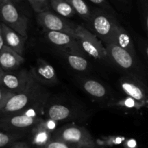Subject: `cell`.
Masks as SVG:
<instances>
[{"mask_svg":"<svg viewBox=\"0 0 148 148\" xmlns=\"http://www.w3.org/2000/svg\"><path fill=\"white\" fill-rule=\"evenodd\" d=\"M109 107H116L119 108H125V109L129 110H140L142 108H143L137 101L134 98H131L130 96H126L124 98L119 99L116 101L109 103L108 104Z\"/></svg>","mask_w":148,"mask_h":148,"instance_id":"22","label":"cell"},{"mask_svg":"<svg viewBox=\"0 0 148 148\" xmlns=\"http://www.w3.org/2000/svg\"><path fill=\"white\" fill-rule=\"evenodd\" d=\"M91 3L95 4L98 6V8L103 9L104 10L109 12L112 13V14H115L116 15V12L114 9L113 8L112 6L110 4L109 1L108 0H89Z\"/></svg>","mask_w":148,"mask_h":148,"instance_id":"27","label":"cell"},{"mask_svg":"<svg viewBox=\"0 0 148 148\" xmlns=\"http://www.w3.org/2000/svg\"><path fill=\"white\" fill-rule=\"evenodd\" d=\"M15 95L14 92L0 86V111L4 109L9 101Z\"/></svg>","mask_w":148,"mask_h":148,"instance_id":"25","label":"cell"},{"mask_svg":"<svg viewBox=\"0 0 148 148\" xmlns=\"http://www.w3.org/2000/svg\"><path fill=\"white\" fill-rule=\"evenodd\" d=\"M1 22L27 39L28 18L22 14L10 0L0 1Z\"/></svg>","mask_w":148,"mask_h":148,"instance_id":"5","label":"cell"},{"mask_svg":"<svg viewBox=\"0 0 148 148\" xmlns=\"http://www.w3.org/2000/svg\"><path fill=\"white\" fill-rule=\"evenodd\" d=\"M121 90L134 98L143 108H148V86L147 82L131 75H124L119 80Z\"/></svg>","mask_w":148,"mask_h":148,"instance_id":"7","label":"cell"},{"mask_svg":"<svg viewBox=\"0 0 148 148\" xmlns=\"http://www.w3.org/2000/svg\"><path fill=\"white\" fill-rule=\"evenodd\" d=\"M0 35L3 36L6 45L20 55L23 56L25 44L27 38L19 34L15 30L1 22L0 25Z\"/></svg>","mask_w":148,"mask_h":148,"instance_id":"13","label":"cell"},{"mask_svg":"<svg viewBox=\"0 0 148 148\" xmlns=\"http://www.w3.org/2000/svg\"><path fill=\"white\" fill-rule=\"evenodd\" d=\"M84 20L88 23L91 17L92 11L84 0H66Z\"/></svg>","mask_w":148,"mask_h":148,"instance_id":"21","label":"cell"},{"mask_svg":"<svg viewBox=\"0 0 148 148\" xmlns=\"http://www.w3.org/2000/svg\"><path fill=\"white\" fill-rule=\"evenodd\" d=\"M49 4L57 14L63 17H72L76 13L66 0H50Z\"/></svg>","mask_w":148,"mask_h":148,"instance_id":"19","label":"cell"},{"mask_svg":"<svg viewBox=\"0 0 148 148\" xmlns=\"http://www.w3.org/2000/svg\"><path fill=\"white\" fill-rule=\"evenodd\" d=\"M36 13L46 11L49 5V0H27Z\"/></svg>","mask_w":148,"mask_h":148,"instance_id":"26","label":"cell"},{"mask_svg":"<svg viewBox=\"0 0 148 148\" xmlns=\"http://www.w3.org/2000/svg\"><path fill=\"white\" fill-rule=\"evenodd\" d=\"M62 53H63L64 57H65L69 66L72 69L79 71V72L88 69L89 64H88V60L84 56L73 54V53H65V52H62Z\"/></svg>","mask_w":148,"mask_h":148,"instance_id":"20","label":"cell"},{"mask_svg":"<svg viewBox=\"0 0 148 148\" xmlns=\"http://www.w3.org/2000/svg\"><path fill=\"white\" fill-rule=\"evenodd\" d=\"M51 133L45 130L40 126V123L32 129V138L33 144L38 146L44 147L51 141Z\"/></svg>","mask_w":148,"mask_h":148,"instance_id":"18","label":"cell"},{"mask_svg":"<svg viewBox=\"0 0 148 148\" xmlns=\"http://www.w3.org/2000/svg\"><path fill=\"white\" fill-rule=\"evenodd\" d=\"M40 117L32 118L23 114H12L1 116V128L6 132L20 131L36 127L42 121Z\"/></svg>","mask_w":148,"mask_h":148,"instance_id":"11","label":"cell"},{"mask_svg":"<svg viewBox=\"0 0 148 148\" xmlns=\"http://www.w3.org/2000/svg\"><path fill=\"white\" fill-rule=\"evenodd\" d=\"M45 37L48 41L59 48L62 52L85 56V53L82 50L77 38L75 36L62 32L46 30Z\"/></svg>","mask_w":148,"mask_h":148,"instance_id":"10","label":"cell"},{"mask_svg":"<svg viewBox=\"0 0 148 148\" xmlns=\"http://www.w3.org/2000/svg\"><path fill=\"white\" fill-rule=\"evenodd\" d=\"M139 10L144 29L148 37V0H140Z\"/></svg>","mask_w":148,"mask_h":148,"instance_id":"23","label":"cell"},{"mask_svg":"<svg viewBox=\"0 0 148 148\" xmlns=\"http://www.w3.org/2000/svg\"><path fill=\"white\" fill-rule=\"evenodd\" d=\"M33 79L30 70L17 69L4 72L0 69V86L17 94L24 91Z\"/></svg>","mask_w":148,"mask_h":148,"instance_id":"8","label":"cell"},{"mask_svg":"<svg viewBox=\"0 0 148 148\" xmlns=\"http://www.w3.org/2000/svg\"><path fill=\"white\" fill-rule=\"evenodd\" d=\"M125 140L124 137H119V136H111V137H105L101 143L105 145H115L121 144Z\"/></svg>","mask_w":148,"mask_h":148,"instance_id":"28","label":"cell"},{"mask_svg":"<svg viewBox=\"0 0 148 148\" xmlns=\"http://www.w3.org/2000/svg\"><path fill=\"white\" fill-rule=\"evenodd\" d=\"M37 21L45 30L62 32L77 38V25L65 20L63 17L54 14L49 10L38 13L37 15Z\"/></svg>","mask_w":148,"mask_h":148,"instance_id":"9","label":"cell"},{"mask_svg":"<svg viewBox=\"0 0 148 148\" xmlns=\"http://www.w3.org/2000/svg\"><path fill=\"white\" fill-rule=\"evenodd\" d=\"M112 43L119 46L124 50L130 52L134 57L140 60L137 51H136L135 46H134L132 38L129 34L128 32L126 30V29L124 27H122V25L120 23L116 27L114 37H113Z\"/></svg>","mask_w":148,"mask_h":148,"instance_id":"15","label":"cell"},{"mask_svg":"<svg viewBox=\"0 0 148 148\" xmlns=\"http://www.w3.org/2000/svg\"><path fill=\"white\" fill-rule=\"evenodd\" d=\"M114 2L119 3L121 4H128V3L130 2V0H112Z\"/></svg>","mask_w":148,"mask_h":148,"instance_id":"34","label":"cell"},{"mask_svg":"<svg viewBox=\"0 0 148 148\" xmlns=\"http://www.w3.org/2000/svg\"><path fill=\"white\" fill-rule=\"evenodd\" d=\"M88 23L105 45L112 43L114 31L119 24L115 14L101 8L94 9Z\"/></svg>","mask_w":148,"mask_h":148,"instance_id":"3","label":"cell"},{"mask_svg":"<svg viewBox=\"0 0 148 148\" xmlns=\"http://www.w3.org/2000/svg\"><path fill=\"white\" fill-rule=\"evenodd\" d=\"M46 116L48 119L56 121H62L70 119L74 116L73 111L71 108L62 104H53L47 110Z\"/></svg>","mask_w":148,"mask_h":148,"instance_id":"16","label":"cell"},{"mask_svg":"<svg viewBox=\"0 0 148 148\" xmlns=\"http://www.w3.org/2000/svg\"><path fill=\"white\" fill-rule=\"evenodd\" d=\"M18 137L17 134H12L10 132L1 131L0 132V147L3 148L12 144L14 140L18 139Z\"/></svg>","mask_w":148,"mask_h":148,"instance_id":"24","label":"cell"},{"mask_svg":"<svg viewBox=\"0 0 148 148\" xmlns=\"http://www.w3.org/2000/svg\"><path fill=\"white\" fill-rule=\"evenodd\" d=\"M53 140L65 142L77 148H96V143L88 130L76 124H68L57 130Z\"/></svg>","mask_w":148,"mask_h":148,"instance_id":"4","label":"cell"},{"mask_svg":"<svg viewBox=\"0 0 148 148\" xmlns=\"http://www.w3.org/2000/svg\"><path fill=\"white\" fill-rule=\"evenodd\" d=\"M24 61L23 56L17 53L7 46L0 49V66L4 72L17 70Z\"/></svg>","mask_w":148,"mask_h":148,"instance_id":"14","label":"cell"},{"mask_svg":"<svg viewBox=\"0 0 148 148\" xmlns=\"http://www.w3.org/2000/svg\"><path fill=\"white\" fill-rule=\"evenodd\" d=\"M137 43H138V46L140 48V52L144 58L145 61L147 62L148 66V40H145L143 38L137 39Z\"/></svg>","mask_w":148,"mask_h":148,"instance_id":"30","label":"cell"},{"mask_svg":"<svg viewBox=\"0 0 148 148\" xmlns=\"http://www.w3.org/2000/svg\"><path fill=\"white\" fill-rule=\"evenodd\" d=\"M108 59L111 63L120 69L127 75L135 77L145 80V72L139 59H137L130 52L114 43L105 45Z\"/></svg>","mask_w":148,"mask_h":148,"instance_id":"2","label":"cell"},{"mask_svg":"<svg viewBox=\"0 0 148 148\" xmlns=\"http://www.w3.org/2000/svg\"><path fill=\"white\" fill-rule=\"evenodd\" d=\"M40 126L42 127L49 132L50 133L55 132L56 131V126H57V121H54L53 119H47L46 120H42L40 122Z\"/></svg>","mask_w":148,"mask_h":148,"instance_id":"31","label":"cell"},{"mask_svg":"<svg viewBox=\"0 0 148 148\" xmlns=\"http://www.w3.org/2000/svg\"><path fill=\"white\" fill-rule=\"evenodd\" d=\"M76 36L85 53L98 60L108 61L106 49L96 35L82 25H77Z\"/></svg>","mask_w":148,"mask_h":148,"instance_id":"6","label":"cell"},{"mask_svg":"<svg viewBox=\"0 0 148 148\" xmlns=\"http://www.w3.org/2000/svg\"><path fill=\"white\" fill-rule=\"evenodd\" d=\"M33 79L42 85H51L58 83V78L53 66L42 59H38L36 65L30 69Z\"/></svg>","mask_w":148,"mask_h":148,"instance_id":"12","label":"cell"},{"mask_svg":"<svg viewBox=\"0 0 148 148\" xmlns=\"http://www.w3.org/2000/svg\"><path fill=\"white\" fill-rule=\"evenodd\" d=\"M43 148H77L75 146L69 145L65 142L60 141V140H52L49 143H48Z\"/></svg>","mask_w":148,"mask_h":148,"instance_id":"29","label":"cell"},{"mask_svg":"<svg viewBox=\"0 0 148 148\" xmlns=\"http://www.w3.org/2000/svg\"><path fill=\"white\" fill-rule=\"evenodd\" d=\"M5 46H7V45H6L5 41H4V38H3V36L1 35H0V49L4 48Z\"/></svg>","mask_w":148,"mask_h":148,"instance_id":"33","label":"cell"},{"mask_svg":"<svg viewBox=\"0 0 148 148\" xmlns=\"http://www.w3.org/2000/svg\"><path fill=\"white\" fill-rule=\"evenodd\" d=\"M125 148H137V143L134 139H129L125 140L124 143Z\"/></svg>","mask_w":148,"mask_h":148,"instance_id":"32","label":"cell"},{"mask_svg":"<svg viewBox=\"0 0 148 148\" xmlns=\"http://www.w3.org/2000/svg\"><path fill=\"white\" fill-rule=\"evenodd\" d=\"M49 92L34 79L23 92L17 93L10 100L4 108L0 111L1 116L15 114L29 107H45Z\"/></svg>","mask_w":148,"mask_h":148,"instance_id":"1","label":"cell"},{"mask_svg":"<svg viewBox=\"0 0 148 148\" xmlns=\"http://www.w3.org/2000/svg\"><path fill=\"white\" fill-rule=\"evenodd\" d=\"M82 88L90 96L96 98H103L106 96V87L99 81L93 79H86L82 81Z\"/></svg>","mask_w":148,"mask_h":148,"instance_id":"17","label":"cell"},{"mask_svg":"<svg viewBox=\"0 0 148 148\" xmlns=\"http://www.w3.org/2000/svg\"><path fill=\"white\" fill-rule=\"evenodd\" d=\"M10 1L15 5V4H19V3H20L21 1H23V0H10Z\"/></svg>","mask_w":148,"mask_h":148,"instance_id":"35","label":"cell"}]
</instances>
